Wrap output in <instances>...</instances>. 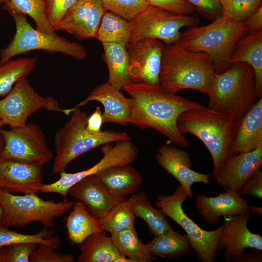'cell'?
<instances>
[{
  "label": "cell",
  "instance_id": "cell-1",
  "mask_svg": "<svg viewBox=\"0 0 262 262\" xmlns=\"http://www.w3.org/2000/svg\"><path fill=\"white\" fill-rule=\"evenodd\" d=\"M123 89L131 101L129 123L141 129H153L176 146H189L187 139L178 129V117L186 111L203 105L168 92L160 84L130 83Z\"/></svg>",
  "mask_w": 262,
  "mask_h": 262
},
{
  "label": "cell",
  "instance_id": "cell-2",
  "mask_svg": "<svg viewBox=\"0 0 262 262\" xmlns=\"http://www.w3.org/2000/svg\"><path fill=\"white\" fill-rule=\"evenodd\" d=\"M238 124L226 114L204 106L184 112L177 120L178 129L182 134L194 135L208 149L214 180L227 162L235 156L233 145Z\"/></svg>",
  "mask_w": 262,
  "mask_h": 262
},
{
  "label": "cell",
  "instance_id": "cell-3",
  "mask_svg": "<svg viewBox=\"0 0 262 262\" xmlns=\"http://www.w3.org/2000/svg\"><path fill=\"white\" fill-rule=\"evenodd\" d=\"M247 33L243 21H235L223 14L208 25L188 27L177 43L188 50L207 53L214 72L220 74L230 67L229 60L236 44Z\"/></svg>",
  "mask_w": 262,
  "mask_h": 262
},
{
  "label": "cell",
  "instance_id": "cell-4",
  "mask_svg": "<svg viewBox=\"0 0 262 262\" xmlns=\"http://www.w3.org/2000/svg\"><path fill=\"white\" fill-rule=\"evenodd\" d=\"M214 73L207 53L188 50L178 43L165 44L159 84L168 92L192 89L207 94Z\"/></svg>",
  "mask_w": 262,
  "mask_h": 262
},
{
  "label": "cell",
  "instance_id": "cell-5",
  "mask_svg": "<svg viewBox=\"0 0 262 262\" xmlns=\"http://www.w3.org/2000/svg\"><path fill=\"white\" fill-rule=\"evenodd\" d=\"M207 95L208 108L239 123L259 98L253 68L240 62L222 73H214Z\"/></svg>",
  "mask_w": 262,
  "mask_h": 262
},
{
  "label": "cell",
  "instance_id": "cell-6",
  "mask_svg": "<svg viewBox=\"0 0 262 262\" xmlns=\"http://www.w3.org/2000/svg\"><path fill=\"white\" fill-rule=\"evenodd\" d=\"M72 109L68 120L55 135V156L52 168L54 174L64 171L71 161L99 146L131 140L126 132L89 131L87 129V113L77 105Z\"/></svg>",
  "mask_w": 262,
  "mask_h": 262
},
{
  "label": "cell",
  "instance_id": "cell-7",
  "mask_svg": "<svg viewBox=\"0 0 262 262\" xmlns=\"http://www.w3.org/2000/svg\"><path fill=\"white\" fill-rule=\"evenodd\" d=\"M8 13L14 19L16 32L7 46L0 50V64L16 55L34 50L59 53L78 60L87 57V52L81 44L57 34L45 33L33 28L25 15L13 12Z\"/></svg>",
  "mask_w": 262,
  "mask_h": 262
},
{
  "label": "cell",
  "instance_id": "cell-8",
  "mask_svg": "<svg viewBox=\"0 0 262 262\" xmlns=\"http://www.w3.org/2000/svg\"><path fill=\"white\" fill-rule=\"evenodd\" d=\"M73 203L67 200H44L36 193L16 195L0 189L2 224L6 228H23L33 222H40L44 228H51L55 226L54 219L68 212Z\"/></svg>",
  "mask_w": 262,
  "mask_h": 262
},
{
  "label": "cell",
  "instance_id": "cell-9",
  "mask_svg": "<svg viewBox=\"0 0 262 262\" xmlns=\"http://www.w3.org/2000/svg\"><path fill=\"white\" fill-rule=\"evenodd\" d=\"M187 197L180 185L172 195L158 196L155 204L165 216L171 218L184 230L198 260L201 262H213L217 258V247L223 224L213 230L201 229L183 211L182 204Z\"/></svg>",
  "mask_w": 262,
  "mask_h": 262
},
{
  "label": "cell",
  "instance_id": "cell-10",
  "mask_svg": "<svg viewBox=\"0 0 262 262\" xmlns=\"http://www.w3.org/2000/svg\"><path fill=\"white\" fill-rule=\"evenodd\" d=\"M63 113L68 115L72 108L64 109L51 97L40 95L31 85L27 77L19 79L10 91L0 99V119L4 125L12 128L24 126L28 117L39 109Z\"/></svg>",
  "mask_w": 262,
  "mask_h": 262
},
{
  "label": "cell",
  "instance_id": "cell-11",
  "mask_svg": "<svg viewBox=\"0 0 262 262\" xmlns=\"http://www.w3.org/2000/svg\"><path fill=\"white\" fill-rule=\"evenodd\" d=\"M198 17L169 12L155 6L149 5L130 21L131 40L153 38L164 44L177 43L184 27L197 26Z\"/></svg>",
  "mask_w": 262,
  "mask_h": 262
},
{
  "label": "cell",
  "instance_id": "cell-12",
  "mask_svg": "<svg viewBox=\"0 0 262 262\" xmlns=\"http://www.w3.org/2000/svg\"><path fill=\"white\" fill-rule=\"evenodd\" d=\"M0 134L4 141L0 158L37 162L43 165L53 157L44 132L35 123H26L10 130L0 128Z\"/></svg>",
  "mask_w": 262,
  "mask_h": 262
},
{
  "label": "cell",
  "instance_id": "cell-13",
  "mask_svg": "<svg viewBox=\"0 0 262 262\" xmlns=\"http://www.w3.org/2000/svg\"><path fill=\"white\" fill-rule=\"evenodd\" d=\"M164 43L157 39L131 41L127 46L131 83L159 85Z\"/></svg>",
  "mask_w": 262,
  "mask_h": 262
},
{
  "label": "cell",
  "instance_id": "cell-14",
  "mask_svg": "<svg viewBox=\"0 0 262 262\" xmlns=\"http://www.w3.org/2000/svg\"><path fill=\"white\" fill-rule=\"evenodd\" d=\"M42 166L37 162L0 158V189L12 194H37L43 184Z\"/></svg>",
  "mask_w": 262,
  "mask_h": 262
},
{
  "label": "cell",
  "instance_id": "cell-15",
  "mask_svg": "<svg viewBox=\"0 0 262 262\" xmlns=\"http://www.w3.org/2000/svg\"><path fill=\"white\" fill-rule=\"evenodd\" d=\"M108 11L99 0H79L54 26L79 40L96 38L102 17Z\"/></svg>",
  "mask_w": 262,
  "mask_h": 262
},
{
  "label": "cell",
  "instance_id": "cell-16",
  "mask_svg": "<svg viewBox=\"0 0 262 262\" xmlns=\"http://www.w3.org/2000/svg\"><path fill=\"white\" fill-rule=\"evenodd\" d=\"M250 217V213L223 216V229L217 249L219 251L225 248V262H235L246 248L262 250V236L251 232L247 227Z\"/></svg>",
  "mask_w": 262,
  "mask_h": 262
},
{
  "label": "cell",
  "instance_id": "cell-17",
  "mask_svg": "<svg viewBox=\"0 0 262 262\" xmlns=\"http://www.w3.org/2000/svg\"><path fill=\"white\" fill-rule=\"evenodd\" d=\"M155 160L159 165L178 180L189 197H193L191 186L194 183L210 184V175L198 173L191 169L190 155L184 150L168 145H162L158 148Z\"/></svg>",
  "mask_w": 262,
  "mask_h": 262
},
{
  "label": "cell",
  "instance_id": "cell-18",
  "mask_svg": "<svg viewBox=\"0 0 262 262\" xmlns=\"http://www.w3.org/2000/svg\"><path fill=\"white\" fill-rule=\"evenodd\" d=\"M68 194L82 202L99 219L105 217L115 205L122 200L115 198L95 175L88 176L74 184L68 190Z\"/></svg>",
  "mask_w": 262,
  "mask_h": 262
},
{
  "label": "cell",
  "instance_id": "cell-19",
  "mask_svg": "<svg viewBox=\"0 0 262 262\" xmlns=\"http://www.w3.org/2000/svg\"><path fill=\"white\" fill-rule=\"evenodd\" d=\"M247 201L238 192L226 191L214 197L199 194L196 196L195 206L199 214L209 225L215 226L221 217L250 213Z\"/></svg>",
  "mask_w": 262,
  "mask_h": 262
},
{
  "label": "cell",
  "instance_id": "cell-20",
  "mask_svg": "<svg viewBox=\"0 0 262 262\" xmlns=\"http://www.w3.org/2000/svg\"><path fill=\"white\" fill-rule=\"evenodd\" d=\"M98 101L104 107L103 123L114 122L122 126L129 123L131 101L107 82L95 87L84 100L77 106L82 107L89 102Z\"/></svg>",
  "mask_w": 262,
  "mask_h": 262
},
{
  "label": "cell",
  "instance_id": "cell-21",
  "mask_svg": "<svg viewBox=\"0 0 262 262\" xmlns=\"http://www.w3.org/2000/svg\"><path fill=\"white\" fill-rule=\"evenodd\" d=\"M262 164V146L251 151L237 154L229 159L215 180L225 191L238 192Z\"/></svg>",
  "mask_w": 262,
  "mask_h": 262
},
{
  "label": "cell",
  "instance_id": "cell-22",
  "mask_svg": "<svg viewBox=\"0 0 262 262\" xmlns=\"http://www.w3.org/2000/svg\"><path fill=\"white\" fill-rule=\"evenodd\" d=\"M95 175L110 193L120 200L134 193L143 182L141 174L131 164L110 167Z\"/></svg>",
  "mask_w": 262,
  "mask_h": 262
},
{
  "label": "cell",
  "instance_id": "cell-23",
  "mask_svg": "<svg viewBox=\"0 0 262 262\" xmlns=\"http://www.w3.org/2000/svg\"><path fill=\"white\" fill-rule=\"evenodd\" d=\"M262 146V98L239 122L234 138V155L254 150Z\"/></svg>",
  "mask_w": 262,
  "mask_h": 262
},
{
  "label": "cell",
  "instance_id": "cell-24",
  "mask_svg": "<svg viewBox=\"0 0 262 262\" xmlns=\"http://www.w3.org/2000/svg\"><path fill=\"white\" fill-rule=\"evenodd\" d=\"M240 62L253 69L258 98H262V30L247 33L239 39L232 53L229 65Z\"/></svg>",
  "mask_w": 262,
  "mask_h": 262
},
{
  "label": "cell",
  "instance_id": "cell-25",
  "mask_svg": "<svg viewBox=\"0 0 262 262\" xmlns=\"http://www.w3.org/2000/svg\"><path fill=\"white\" fill-rule=\"evenodd\" d=\"M81 245L79 262H131L121 254L105 230L93 234Z\"/></svg>",
  "mask_w": 262,
  "mask_h": 262
},
{
  "label": "cell",
  "instance_id": "cell-26",
  "mask_svg": "<svg viewBox=\"0 0 262 262\" xmlns=\"http://www.w3.org/2000/svg\"><path fill=\"white\" fill-rule=\"evenodd\" d=\"M66 227L69 241L77 245L82 244L93 234L104 230L100 220L81 201L73 203L72 210L66 219Z\"/></svg>",
  "mask_w": 262,
  "mask_h": 262
},
{
  "label": "cell",
  "instance_id": "cell-27",
  "mask_svg": "<svg viewBox=\"0 0 262 262\" xmlns=\"http://www.w3.org/2000/svg\"><path fill=\"white\" fill-rule=\"evenodd\" d=\"M103 58L109 71L107 82L120 90L131 83L129 58L126 46L115 43H102Z\"/></svg>",
  "mask_w": 262,
  "mask_h": 262
},
{
  "label": "cell",
  "instance_id": "cell-28",
  "mask_svg": "<svg viewBox=\"0 0 262 262\" xmlns=\"http://www.w3.org/2000/svg\"><path fill=\"white\" fill-rule=\"evenodd\" d=\"M146 246L150 254L162 258L178 257L193 249L187 235L173 229L154 236Z\"/></svg>",
  "mask_w": 262,
  "mask_h": 262
},
{
  "label": "cell",
  "instance_id": "cell-29",
  "mask_svg": "<svg viewBox=\"0 0 262 262\" xmlns=\"http://www.w3.org/2000/svg\"><path fill=\"white\" fill-rule=\"evenodd\" d=\"M128 200L134 216L144 220L154 236L172 229L165 215L151 205L145 193L140 192L133 195Z\"/></svg>",
  "mask_w": 262,
  "mask_h": 262
},
{
  "label": "cell",
  "instance_id": "cell-30",
  "mask_svg": "<svg viewBox=\"0 0 262 262\" xmlns=\"http://www.w3.org/2000/svg\"><path fill=\"white\" fill-rule=\"evenodd\" d=\"M112 241L121 253L131 262H152L156 260L146 244L139 238L135 226L111 233Z\"/></svg>",
  "mask_w": 262,
  "mask_h": 262
},
{
  "label": "cell",
  "instance_id": "cell-31",
  "mask_svg": "<svg viewBox=\"0 0 262 262\" xmlns=\"http://www.w3.org/2000/svg\"><path fill=\"white\" fill-rule=\"evenodd\" d=\"M131 36L130 21L107 11L102 17L96 38L102 43H115L127 47Z\"/></svg>",
  "mask_w": 262,
  "mask_h": 262
},
{
  "label": "cell",
  "instance_id": "cell-32",
  "mask_svg": "<svg viewBox=\"0 0 262 262\" xmlns=\"http://www.w3.org/2000/svg\"><path fill=\"white\" fill-rule=\"evenodd\" d=\"M36 64L35 57H20L0 64V97L5 96L19 79L27 77Z\"/></svg>",
  "mask_w": 262,
  "mask_h": 262
},
{
  "label": "cell",
  "instance_id": "cell-33",
  "mask_svg": "<svg viewBox=\"0 0 262 262\" xmlns=\"http://www.w3.org/2000/svg\"><path fill=\"white\" fill-rule=\"evenodd\" d=\"M3 8L8 13L13 12L30 16L34 20L36 29L42 33L57 34L47 17L45 0H9Z\"/></svg>",
  "mask_w": 262,
  "mask_h": 262
},
{
  "label": "cell",
  "instance_id": "cell-34",
  "mask_svg": "<svg viewBox=\"0 0 262 262\" xmlns=\"http://www.w3.org/2000/svg\"><path fill=\"white\" fill-rule=\"evenodd\" d=\"M55 233L53 230L43 228L35 234H26L10 230L2 226L0 227V248L17 243H33L38 245H44L56 250L61 246V239Z\"/></svg>",
  "mask_w": 262,
  "mask_h": 262
},
{
  "label": "cell",
  "instance_id": "cell-35",
  "mask_svg": "<svg viewBox=\"0 0 262 262\" xmlns=\"http://www.w3.org/2000/svg\"><path fill=\"white\" fill-rule=\"evenodd\" d=\"M135 218L128 200L124 199L115 205L105 217L100 220L104 230L113 233L134 226Z\"/></svg>",
  "mask_w": 262,
  "mask_h": 262
},
{
  "label": "cell",
  "instance_id": "cell-36",
  "mask_svg": "<svg viewBox=\"0 0 262 262\" xmlns=\"http://www.w3.org/2000/svg\"><path fill=\"white\" fill-rule=\"evenodd\" d=\"M262 0H223V14L237 21H243L261 6Z\"/></svg>",
  "mask_w": 262,
  "mask_h": 262
},
{
  "label": "cell",
  "instance_id": "cell-37",
  "mask_svg": "<svg viewBox=\"0 0 262 262\" xmlns=\"http://www.w3.org/2000/svg\"><path fill=\"white\" fill-rule=\"evenodd\" d=\"M105 8L129 21L150 5L145 0H99Z\"/></svg>",
  "mask_w": 262,
  "mask_h": 262
},
{
  "label": "cell",
  "instance_id": "cell-38",
  "mask_svg": "<svg viewBox=\"0 0 262 262\" xmlns=\"http://www.w3.org/2000/svg\"><path fill=\"white\" fill-rule=\"evenodd\" d=\"M38 246L33 243H21L1 247L3 262H30L31 257Z\"/></svg>",
  "mask_w": 262,
  "mask_h": 262
},
{
  "label": "cell",
  "instance_id": "cell-39",
  "mask_svg": "<svg viewBox=\"0 0 262 262\" xmlns=\"http://www.w3.org/2000/svg\"><path fill=\"white\" fill-rule=\"evenodd\" d=\"M202 17L211 22L223 14L221 0H184Z\"/></svg>",
  "mask_w": 262,
  "mask_h": 262
},
{
  "label": "cell",
  "instance_id": "cell-40",
  "mask_svg": "<svg viewBox=\"0 0 262 262\" xmlns=\"http://www.w3.org/2000/svg\"><path fill=\"white\" fill-rule=\"evenodd\" d=\"M38 246L33 252L30 262H74L75 260L71 253H60L47 246Z\"/></svg>",
  "mask_w": 262,
  "mask_h": 262
},
{
  "label": "cell",
  "instance_id": "cell-41",
  "mask_svg": "<svg viewBox=\"0 0 262 262\" xmlns=\"http://www.w3.org/2000/svg\"><path fill=\"white\" fill-rule=\"evenodd\" d=\"M78 0H45L46 14L53 28Z\"/></svg>",
  "mask_w": 262,
  "mask_h": 262
},
{
  "label": "cell",
  "instance_id": "cell-42",
  "mask_svg": "<svg viewBox=\"0 0 262 262\" xmlns=\"http://www.w3.org/2000/svg\"><path fill=\"white\" fill-rule=\"evenodd\" d=\"M150 5L159 7L169 12L191 15L195 11L194 8L184 0H145Z\"/></svg>",
  "mask_w": 262,
  "mask_h": 262
},
{
  "label": "cell",
  "instance_id": "cell-43",
  "mask_svg": "<svg viewBox=\"0 0 262 262\" xmlns=\"http://www.w3.org/2000/svg\"><path fill=\"white\" fill-rule=\"evenodd\" d=\"M238 194L243 196H250L259 199L262 197V172L257 169L243 184Z\"/></svg>",
  "mask_w": 262,
  "mask_h": 262
},
{
  "label": "cell",
  "instance_id": "cell-44",
  "mask_svg": "<svg viewBox=\"0 0 262 262\" xmlns=\"http://www.w3.org/2000/svg\"><path fill=\"white\" fill-rule=\"evenodd\" d=\"M102 113L100 108L97 106L92 114L88 116L87 121V129L92 132H99L103 124Z\"/></svg>",
  "mask_w": 262,
  "mask_h": 262
},
{
  "label": "cell",
  "instance_id": "cell-45",
  "mask_svg": "<svg viewBox=\"0 0 262 262\" xmlns=\"http://www.w3.org/2000/svg\"><path fill=\"white\" fill-rule=\"evenodd\" d=\"M247 29V33L262 30V6L247 19L243 21Z\"/></svg>",
  "mask_w": 262,
  "mask_h": 262
},
{
  "label": "cell",
  "instance_id": "cell-46",
  "mask_svg": "<svg viewBox=\"0 0 262 262\" xmlns=\"http://www.w3.org/2000/svg\"><path fill=\"white\" fill-rule=\"evenodd\" d=\"M262 261V250L254 248V250H251L244 249L235 262H261Z\"/></svg>",
  "mask_w": 262,
  "mask_h": 262
},
{
  "label": "cell",
  "instance_id": "cell-47",
  "mask_svg": "<svg viewBox=\"0 0 262 262\" xmlns=\"http://www.w3.org/2000/svg\"><path fill=\"white\" fill-rule=\"evenodd\" d=\"M248 210L250 212L254 214H258L260 215H262V207H256L252 205H248Z\"/></svg>",
  "mask_w": 262,
  "mask_h": 262
},
{
  "label": "cell",
  "instance_id": "cell-48",
  "mask_svg": "<svg viewBox=\"0 0 262 262\" xmlns=\"http://www.w3.org/2000/svg\"><path fill=\"white\" fill-rule=\"evenodd\" d=\"M4 144V139L2 136L0 134V158L1 152H2V150L3 148Z\"/></svg>",
  "mask_w": 262,
  "mask_h": 262
},
{
  "label": "cell",
  "instance_id": "cell-49",
  "mask_svg": "<svg viewBox=\"0 0 262 262\" xmlns=\"http://www.w3.org/2000/svg\"><path fill=\"white\" fill-rule=\"evenodd\" d=\"M3 211L1 205L0 204V227L3 226Z\"/></svg>",
  "mask_w": 262,
  "mask_h": 262
},
{
  "label": "cell",
  "instance_id": "cell-50",
  "mask_svg": "<svg viewBox=\"0 0 262 262\" xmlns=\"http://www.w3.org/2000/svg\"><path fill=\"white\" fill-rule=\"evenodd\" d=\"M9 1V0H0V3H5Z\"/></svg>",
  "mask_w": 262,
  "mask_h": 262
},
{
  "label": "cell",
  "instance_id": "cell-51",
  "mask_svg": "<svg viewBox=\"0 0 262 262\" xmlns=\"http://www.w3.org/2000/svg\"><path fill=\"white\" fill-rule=\"evenodd\" d=\"M0 262H3L2 254H1L0 248Z\"/></svg>",
  "mask_w": 262,
  "mask_h": 262
},
{
  "label": "cell",
  "instance_id": "cell-52",
  "mask_svg": "<svg viewBox=\"0 0 262 262\" xmlns=\"http://www.w3.org/2000/svg\"><path fill=\"white\" fill-rule=\"evenodd\" d=\"M4 125L3 123L1 121V120L0 119V128H2V127Z\"/></svg>",
  "mask_w": 262,
  "mask_h": 262
},
{
  "label": "cell",
  "instance_id": "cell-53",
  "mask_svg": "<svg viewBox=\"0 0 262 262\" xmlns=\"http://www.w3.org/2000/svg\"><path fill=\"white\" fill-rule=\"evenodd\" d=\"M223 0H221V2L222 1H223Z\"/></svg>",
  "mask_w": 262,
  "mask_h": 262
}]
</instances>
